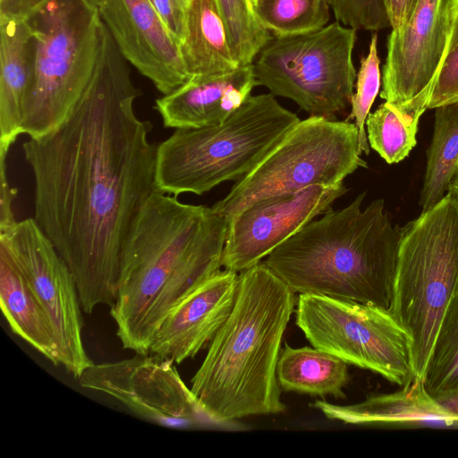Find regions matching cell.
I'll return each mask as SVG.
<instances>
[{
  "instance_id": "cell-1",
  "label": "cell",
  "mask_w": 458,
  "mask_h": 458,
  "mask_svg": "<svg viewBox=\"0 0 458 458\" xmlns=\"http://www.w3.org/2000/svg\"><path fill=\"white\" fill-rule=\"evenodd\" d=\"M140 94L104 24L95 72L73 112L22 145L33 218L69 267L88 314L114 304L123 246L157 191L152 124L134 110Z\"/></svg>"
},
{
  "instance_id": "cell-2",
  "label": "cell",
  "mask_w": 458,
  "mask_h": 458,
  "mask_svg": "<svg viewBox=\"0 0 458 458\" xmlns=\"http://www.w3.org/2000/svg\"><path fill=\"white\" fill-rule=\"evenodd\" d=\"M227 228L212 208L150 195L123 246L110 308L124 349L148 353L168 313L220 270Z\"/></svg>"
},
{
  "instance_id": "cell-3",
  "label": "cell",
  "mask_w": 458,
  "mask_h": 458,
  "mask_svg": "<svg viewBox=\"0 0 458 458\" xmlns=\"http://www.w3.org/2000/svg\"><path fill=\"white\" fill-rule=\"evenodd\" d=\"M295 293L263 262L240 272L233 309L191 381L210 421L285 411L276 366Z\"/></svg>"
},
{
  "instance_id": "cell-4",
  "label": "cell",
  "mask_w": 458,
  "mask_h": 458,
  "mask_svg": "<svg viewBox=\"0 0 458 458\" xmlns=\"http://www.w3.org/2000/svg\"><path fill=\"white\" fill-rule=\"evenodd\" d=\"M365 195L310 221L262 262L295 293L389 309L401 227L382 199L361 209Z\"/></svg>"
},
{
  "instance_id": "cell-5",
  "label": "cell",
  "mask_w": 458,
  "mask_h": 458,
  "mask_svg": "<svg viewBox=\"0 0 458 458\" xmlns=\"http://www.w3.org/2000/svg\"><path fill=\"white\" fill-rule=\"evenodd\" d=\"M301 121L271 93L250 96L224 122L176 129L157 146L156 188L201 195L250 174Z\"/></svg>"
},
{
  "instance_id": "cell-6",
  "label": "cell",
  "mask_w": 458,
  "mask_h": 458,
  "mask_svg": "<svg viewBox=\"0 0 458 458\" xmlns=\"http://www.w3.org/2000/svg\"><path fill=\"white\" fill-rule=\"evenodd\" d=\"M457 283L458 200L447 192L401 227L389 310L411 341V380L424 381Z\"/></svg>"
},
{
  "instance_id": "cell-7",
  "label": "cell",
  "mask_w": 458,
  "mask_h": 458,
  "mask_svg": "<svg viewBox=\"0 0 458 458\" xmlns=\"http://www.w3.org/2000/svg\"><path fill=\"white\" fill-rule=\"evenodd\" d=\"M26 18L35 56L22 134L34 139L56 129L73 112L95 72L104 23L92 0H46Z\"/></svg>"
},
{
  "instance_id": "cell-8",
  "label": "cell",
  "mask_w": 458,
  "mask_h": 458,
  "mask_svg": "<svg viewBox=\"0 0 458 458\" xmlns=\"http://www.w3.org/2000/svg\"><path fill=\"white\" fill-rule=\"evenodd\" d=\"M360 155L354 123L310 115L211 208L228 222L260 199L314 185L342 183L358 168L368 167Z\"/></svg>"
},
{
  "instance_id": "cell-9",
  "label": "cell",
  "mask_w": 458,
  "mask_h": 458,
  "mask_svg": "<svg viewBox=\"0 0 458 458\" xmlns=\"http://www.w3.org/2000/svg\"><path fill=\"white\" fill-rule=\"evenodd\" d=\"M356 30L332 22L319 30L272 38L257 54V86L294 101L310 115L331 118L351 105L357 77Z\"/></svg>"
},
{
  "instance_id": "cell-10",
  "label": "cell",
  "mask_w": 458,
  "mask_h": 458,
  "mask_svg": "<svg viewBox=\"0 0 458 458\" xmlns=\"http://www.w3.org/2000/svg\"><path fill=\"white\" fill-rule=\"evenodd\" d=\"M296 325L311 345L399 386L411 380V341L389 309L300 293Z\"/></svg>"
},
{
  "instance_id": "cell-11",
  "label": "cell",
  "mask_w": 458,
  "mask_h": 458,
  "mask_svg": "<svg viewBox=\"0 0 458 458\" xmlns=\"http://www.w3.org/2000/svg\"><path fill=\"white\" fill-rule=\"evenodd\" d=\"M54 328L61 365L75 378L93 364L82 342L81 304L74 277L36 220L17 221L0 233Z\"/></svg>"
},
{
  "instance_id": "cell-12",
  "label": "cell",
  "mask_w": 458,
  "mask_h": 458,
  "mask_svg": "<svg viewBox=\"0 0 458 458\" xmlns=\"http://www.w3.org/2000/svg\"><path fill=\"white\" fill-rule=\"evenodd\" d=\"M78 380L82 387L106 394L161 426L180 428L210 421L168 359L136 353L115 362L93 363Z\"/></svg>"
},
{
  "instance_id": "cell-13",
  "label": "cell",
  "mask_w": 458,
  "mask_h": 458,
  "mask_svg": "<svg viewBox=\"0 0 458 458\" xmlns=\"http://www.w3.org/2000/svg\"><path fill=\"white\" fill-rule=\"evenodd\" d=\"M449 0H419L408 21L387 37L379 96L423 114L447 44Z\"/></svg>"
},
{
  "instance_id": "cell-14",
  "label": "cell",
  "mask_w": 458,
  "mask_h": 458,
  "mask_svg": "<svg viewBox=\"0 0 458 458\" xmlns=\"http://www.w3.org/2000/svg\"><path fill=\"white\" fill-rule=\"evenodd\" d=\"M347 191L343 182L314 185L250 204L228 221L222 267L239 273L261 262Z\"/></svg>"
},
{
  "instance_id": "cell-15",
  "label": "cell",
  "mask_w": 458,
  "mask_h": 458,
  "mask_svg": "<svg viewBox=\"0 0 458 458\" xmlns=\"http://www.w3.org/2000/svg\"><path fill=\"white\" fill-rule=\"evenodd\" d=\"M96 5L122 55L159 92L191 79L180 44L148 0H97Z\"/></svg>"
},
{
  "instance_id": "cell-16",
  "label": "cell",
  "mask_w": 458,
  "mask_h": 458,
  "mask_svg": "<svg viewBox=\"0 0 458 458\" xmlns=\"http://www.w3.org/2000/svg\"><path fill=\"white\" fill-rule=\"evenodd\" d=\"M238 282V273L228 269L206 280L168 313L148 353L176 363L193 358L229 318Z\"/></svg>"
},
{
  "instance_id": "cell-17",
  "label": "cell",
  "mask_w": 458,
  "mask_h": 458,
  "mask_svg": "<svg viewBox=\"0 0 458 458\" xmlns=\"http://www.w3.org/2000/svg\"><path fill=\"white\" fill-rule=\"evenodd\" d=\"M257 86L253 66L210 77H192L156 99L154 108L165 128L192 129L221 123Z\"/></svg>"
},
{
  "instance_id": "cell-18",
  "label": "cell",
  "mask_w": 458,
  "mask_h": 458,
  "mask_svg": "<svg viewBox=\"0 0 458 458\" xmlns=\"http://www.w3.org/2000/svg\"><path fill=\"white\" fill-rule=\"evenodd\" d=\"M327 419L352 425H406L458 428V418L429 394L424 381L411 380L399 391L372 395L349 405L316 401Z\"/></svg>"
},
{
  "instance_id": "cell-19",
  "label": "cell",
  "mask_w": 458,
  "mask_h": 458,
  "mask_svg": "<svg viewBox=\"0 0 458 458\" xmlns=\"http://www.w3.org/2000/svg\"><path fill=\"white\" fill-rule=\"evenodd\" d=\"M35 45L27 18L0 17V155L22 134L34 73Z\"/></svg>"
},
{
  "instance_id": "cell-20",
  "label": "cell",
  "mask_w": 458,
  "mask_h": 458,
  "mask_svg": "<svg viewBox=\"0 0 458 458\" xmlns=\"http://www.w3.org/2000/svg\"><path fill=\"white\" fill-rule=\"evenodd\" d=\"M0 303L12 331L55 366L61 355L52 324L7 247L0 242Z\"/></svg>"
},
{
  "instance_id": "cell-21",
  "label": "cell",
  "mask_w": 458,
  "mask_h": 458,
  "mask_svg": "<svg viewBox=\"0 0 458 458\" xmlns=\"http://www.w3.org/2000/svg\"><path fill=\"white\" fill-rule=\"evenodd\" d=\"M180 51L191 78L221 75L240 66L216 0H191Z\"/></svg>"
},
{
  "instance_id": "cell-22",
  "label": "cell",
  "mask_w": 458,
  "mask_h": 458,
  "mask_svg": "<svg viewBox=\"0 0 458 458\" xmlns=\"http://www.w3.org/2000/svg\"><path fill=\"white\" fill-rule=\"evenodd\" d=\"M281 389L314 396L344 398L349 380L347 363L315 347L284 344L276 366Z\"/></svg>"
},
{
  "instance_id": "cell-23",
  "label": "cell",
  "mask_w": 458,
  "mask_h": 458,
  "mask_svg": "<svg viewBox=\"0 0 458 458\" xmlns=\"http://www.w3.org/2000/svg\"><path fill=\"white\" fill-rule=\"evenodd\" d=\"M434 109V131L420 197L422 211L444 198L458 172V102Z\"/></svg>"
},
{
  "instance_id": "cell-24",
  "label": "cell",
  "mask_w": 458,
  "mask_h": 458,
  "mask_svg": "<svg viewBox=\"0 0 458 458\" xmlns=\"http://www.w3.org/2000/svg\"><path fill=\"white\" fill-rule=\"evenodd\" d=\"M421 115L385 101L367 117L369 147L388 164L403 161L417 144Z\"/></svg>"
},
{
  "instance_id": "cell-25",
  "label": "cell",
  "mask_w": 458,
  "mask_h": 458,
  "mask_svg": "<svg viewBox=\"0 0 458 458\" xmlns=\"http://www.w3.org/2000/svg\"><path fill=\"white\" fill-rule=\"evenodd\" d=\"M330 0H258L255 17L272 36L307 33L327 26Z\"/></svg>"
},
{
  "instance_id": "cell-26",
  "label": "cell",
  "mask_w": 458,
  "mask_h": 458,
  "mask_svg": "<svg viewBox=\"0 0 458 458\" xmlns=\"http://www.w3.org/2000/svg\"><path fill=\"white\" fill-rule=\"evenodd\" d=\"M424 383L432 395L458 388V283L442 318Z\"/></svg>"
},
{
  "instance_id": "cell-27",
  "label": "cell",
  "mask_w": 458,
  "mask_h": 458,
  "mask_svg": "<svg viewBox=\"0 0 458 458\" xmlns=\"http://www.w3.org/2000/svg\"><path fill=\"white\" fill-rule=\"evenodd\" d=\"M216 3L233 57L240 66L252 64L272 35L258 21L250 0H216Z\"/></svg>"
},
{
  "instance_id": "cell-28",
  "label": "cell",
  "mask_w": 458,
  "mask_h": 458,
  "mask_svg": "<svg viewBox=\"0 0 458 458\" xmlns=\"http://www.w3.org/2000/svg\"><path fill=\"white\" fill-rule=\"evenodd\" d=\"M380 59L377 53V35L370 38L368 55L361 58L356 77V92L351 99V114L346 120L353 119L359 130L360 150L369 154V144L365 131L366 120L379 93L381 85Z\"/></svg>"
},
{
  "instance_id": "cell-29",
  "label": "cell",
  "mask_w": 458,
  "mask_h": 458,
  "mask_svg": "<svg viewBox=\"0 0 458 458\" xmlns=\"http://www.w3.org/2000/svg\"><path fill=\"white\" fill-rule=\"evenodd\" d=\"M454 102H458V0H449L446 49L428 108Z\"/></svg>"
},
{
  "instance_id": "cell-30",
  "label": "cell",
  "mask_w": 458,
  "mask_h": 458,
  "mask_svg": "<svg viewBox=\"0 0 458 458\" xmlns=\"http://www.w3.org/2000/svg\"><path fill=\"white\" fill-rule=\"evenodd\" d=\"M336 21L354 30L391 27L385 0H330Z\"/></svg>"
},
{
  "instance_id": "cell-31",
  "label": "cell",
  "mask_w": 458,
  "mask_h": 458,
  "mask_svg": "<svg viewBox=\"0 0 458 458\" xmlns=\"http://www.w3.org/2000/svg\"><path fill=\"white\" fill-rule=\"evenodd\" d=\"M164 23L177 40L182 43L185 34L187 10L191 0H148Z\"/></svg>"
},
{
  "instance_id": "cell-32",
  "label": "cell",
  "mask_w": 458,
  "mask_h": 458,
  "mask_svg": "<svg viewBox=\"0 0 458 458\" xmlns=\"http://www.w3.org/2000/svg\"><path fill=\"white\" fill-rule=\"evenodd\" d=\"M6 157L0 155V233L9 231L17 222L13 210L17 190L9 183Z\"/></svg>"
},
{
  "instance_id": "cell-33",
  "label": "cell",
  "mask_w": 458,
  "mask_h": 458,
  "mask_svg": "<svg viewBox=\"0 0 458 458\" xmlns=\"http://www.w3.org/2000/svg\"><path fill=\"white\" fill-rule=\"evenodd\" d=\"M385 1L393 30H400L408 21L419 2V0Z\"/></svg>"
},
{
  "instance_id": "cell-34",
  "label": "cell",
  "mask_w": 458,
  "mask_h": 458,
  "mask_svg": "<svg viewBox=\"0 0 458 458\" xmlns=\"http://www.w3.org/2000/svg\"><path fill=\"white\" fill-rule=\"evenodd\" d=\"M46 0H0V17L26 18Z\"/></svg>"
},
{
  "instance_id": "cell-35",
  "label": "cell",
  "mask_w": 458,
  "mask_h": 458,
  "mask_svg": "<svg viewBox=\"0 0 458 458\" xmlns=\"http://www.w3.org/2000/svg\"><path fill=\"white\" fill-rule=\"evenodd\" d=\"M434 396L443 407L458 418V388Z\"/></svg>"
},
{
  "instance_id": "cell-36",
  "label": "cell",
  "mask_w": 458,
  "mask_h": 458,
  "mask_svg": "<svg viewBox=\"0 0 458 458\" xmlns=\"http://www.w3.org/2000/svg\"><path fill=\"white\" fill-rule=\"evenodd\" d=\"M447 192L451 193L458 200V172L451 180Z\"/></svg>"
},
{
  "instance_id": "cell-37",
  "label": "cell",
  "mask_w": 458,
  "mask_h": 458,
  "mask_svg": "<svg viewBox=\"0 0 458 458\" xmlns=\"http://www.w3.org/2000/svg\"><path fill=\"white\" fill-rule=\"evenodd\" d=\"M258 0H250L251 4H255Z\"/></svg>"
},
{
  "instance_id": "cell-38",
  "label": "cell",
  "mask_w": 458,
  "mask_h": 458,
  "mask_svg": "<svg viewBox=\"0 0 458 458\" xmlns=\"http://www.w3.org/2000/svg\"><path fill=\"white\" fill-rule=\"evenodd\" d=\"M95 4L97 3V0H92Z\"/></svg>"
}]
</instances>
